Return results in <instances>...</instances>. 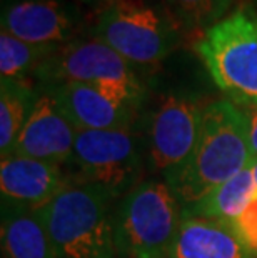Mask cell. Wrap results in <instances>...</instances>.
<instances>
[{
	"label": "cell",
	"instance_id": "15",
	"mask_svg": "<svg viewBox=\"0 0 257 258\" xmlns=\"http://www.w3.org/2000/svg\"><path fill=\"white\" fill-rule=\"evenodd\" d=\"M255 197V183L250 165L237 173L236 177L229 178L227 182L216 186L204 199L195 202L194 205L184 208L182 215L189 217H204L236 223L242 215L249 203Z\"/></svg>",
	"mask_w": 257,
	"mask_h": 258
},
{
	"label": "cell",
	"instance_id": "12",
	"mask_svg": "<svg viewBox=\"0 0 257 258\" xmlns=\"http://www.w3.org/2000/svg\"><path fill=\"white\" fill-rule=\"evenodd\" d=\"M62 165L35 158L9 155L0 163L2 203L37 212L70 186Z\"/></svg>",
	"mask_w": 257,
	"mask_h": 258
},
{
	"label": "cell",
	"instance_id": "11",
	"mask_svg": "<svg viewBox=\"0 0 257 258\" xmlns=\"http://www.w3.org/2000/svg\"><path fill=\"white\" fill-rule=\"evenodd\" d=\"M77 14L64 0H4L2 30L37 45H64L77 29Z\"/></svg>",
	"mask_w": 257,
	"mask_h": 258
},
{
	"label": "cell",
	"instance_id": "14",
	"mask_svg": "<svg viewBox=\"0 0 257 258\" xmlns=\"http://www.w3.org/2000/svg\"><path fill=\"white\" fill-rule=\"evenodd\" d=\"M4 258H56L37 212L2 203Z\"/></svg>",
	"mask_w": 257,
	"mask_h": 258
},
{
	"label": "cell",
	"instance_id": "22",
	"mask_svg": "<svg viewBox=\"0 0 257 258\" xmlns=\"http://www.w3.org/2000/svg\"><path fill=\"white\" fill-rule=\"evenodd\" d=\"M252 5H254V9H255V14H257V0H254Z\"/></svg>",
	"mask_w": 257,
	"mask_h": 258
},
{
	"label": "cell",
	"instance_id": "13",
	"mask_svg": "<svg viewBox=\"0 0 257 258\" xmlns=\"http://www.w3.org/2000/svg\"><path fill=\"white\" fill-rule=\"evenodd\" d=\"M169 258H252L229 222L182 215Z\"/></svg>",
	"mask_w": 257,
	"mask_h": 258
},
{
	"label": "cell",
	"instance_id": "20",
	"mask_svg": "<svg viewBox=\"0 0 257 258\" xmlns=\"http://www.w3.org/2000/svg\"><path fill=\"white\" fill-rule=\"evenodd\" d=\"M247 117V127H249V144L252 158H257V107H242Z\"/></svg>",
	"mask_w": 257,
	"mask_h": 258
},
{
	"label": "cell",
	"instance_id": "8",
	"mask_svg": "<svg viewBox=\"0 0 257 258\" xmlns=\"http://www.w3.org/2000/svg\"><path fill=\"white\" fill-rule=\"evenodd\" d=\"M204 108L197 98L169 93L157 105L149 122V158L156 172L176 173L192 155L199 140Z\"/></svg>",
	"mask_w": 257,
	"mask_h": 258
},
{
	"label": "cell",
	"instance_id": "6",
	"mask_svg": "<svg viewBox=\"0 0 257 258\" xmlns=\"http://www.w3.org/2000/svg\"><path fill=\"white\" fill-rule=\"evenodd\" d=\"M34 77L43 87L60 84H89L117 87L144 95V84L135 65L97 38H77L60 45Z\"/></svg>",
	"mask_w": 257,
	"mask_h": 258
},
{
	"label": "cell",
	"instance_id": "21",
	"mask_svg": "<svg viewBox=\"0 0 257 258\" xmlns=\"http://www.w3.org/2000/svg\"><path fill=\"white\" fill-rule=\"evenodd\" d=\"M250 170H252V177H254V183H255V194H257V158H252V162H250Z\"/></svg>",
	"mask_w": 257,
	"mask_h": 258
},
{
	"label": "cell",
	"instance_id": "9",
	"mask_svg": "<svg viewBox=\"0 0 257 258\" xmlns=\"http://www.w3.org/2000/svg\"><path fill=\"white\" fill-rule=\"evenodd\" d=\"M77 130L130 128L144 95L117 87L60 84L43 87Z\"/></svg>",
	"mask_w": 257,
	"mask_h": 258
},
{
	"label": "cell",
	"instance_id": "3",
	"mask_svg": "<svg viewBox=\"0 0 257 258\" xmlns=\"http://www.w3.org/2000/svg\"><path fill=\"white\" fill-rule=\"evenodd\" d=\"M195 52L229 102L257 107V14L252 4L207 29L195 42Z\"/></svg>",
	"mask_w": 257,
	"mask_h": 258
},
{
	"label": "cell",
	"instance_id": "17",
	"mask_svg": "<svg viewBox=\"0 0 257 258\" xmlns=\"http://www.w3.org/2000/svg\"><path fill=\"white\" fill-rule=\"evenodd\" d=\"M60 45H37L0 32V75L2 80H27Z\"/></svg>",
	"mask_w": 257,
	"mask_h": 258
},
{
	"label": "cell",
	"instance_id": "2",
	"mask_svg": "<svg viewBox=\"0 0 257 258\" xmlns=\"http://www.w3.org/2000/svg\"><path fill=\"white\" fill-rule=\"evenodd\" d=\"M116 199L99 185H70L37 210L56 258H116Z\"/></svg>",
	"mask_w": 257,
	"mask_h": 258
},
{
	"label": "cell",
	"instance_id": "18",
	"mask_svg": "<svg viewBox=\"0 0 257 258\" xmlns=\"http://www.w3.org/2000/svg\"><path fill=\"white\" fill-rule=\"evenodd\" d=\"M184 30H207L226 19L232 0H164Z\"/></svg>",
	"mask_w": 257,
	"mask_h": 258
},
{
	"label": "cell",
	"instance_id": "1",
	"mask_svg": "<svg viewBox=\"0 0 257 258\" xmlns=\"http://www.w3.org/2000/svg\"><path fill=\"white\" fill-rule=\"evenodd\" d=\"M252 162L247 117L242 107L219 100L204 108L199 140L187 163L167 177L184 208L236 177Z\"/></svg>",
	"mask_w": 257,
	"mask_h": 258
},
{
	"label": "cell",
	"instance_id": "5",
	"mask_svg": "<svg viewBox=\"0 0 257 258\" xmlns=\"http://www.w3.org/2000/svg\"><path fill=\"white\" fill-rule=\"evenodd\" d=\"M182 215L164 182L137 183L116 212V248L120 258H169Z\"/></svg>",
	"mask_w": 257,
	"mask_h": 258
},
{
	"label": "cell",
	"instance_id": "10",
	"mask_svg": "<svg viewBox=\"0 0 257 258\" xmlns=\"http://www.w3.org/2000/svg\"><path fill=\"white\" fill-rule=\"evenodd\" d=\"M75 137L77 128L60 110L52 93L43 89L39 92L10 155L64 165L72 157Z\"/></svg>",
	"mask_w": 257,
	"mask_h": 258
},
{
	"label": "cell",
	"instance_id": "19",
	"mask_svg": "<svg viewBox=\"0 0 257 258\" xmlns=\"http://www.w3.org/2000/svg\"><path fill=\"white\" fill-rule=\"evenodd\" d=\"M236 232L252 255H257V194L236 223Z\"/></svg>",
	"mask_w": 257,
	"mask_h": 258
},
{
	"label": "cell",
	"instance_id": "16",
	"mask_svg": "<svg viewBox=\"0 0 257 258\" xmlns=\"http://www.w3.org/2000/svg\"><path fill=\"white\" fill-rule=\"evenodd\" d=\"M39 97L29 80H2L0 85V152L12 153L32 107Z\"/></svg>",
	"mask_w": 257,
	"mask_h": 258
},
{
	"label": "cell",
	"instance_id": "4",
	"mask_svg": "<svg viewBox=\"0 0 257 258\" xmlns=\"http://www.w3.org/2000/svg\"><path fill=\"white\" fill-rule=\"evenodd\" d=\"M180 25L167 7L150 0H107L90 34L132 65H154L180 40Z\"/></svg>",
	"mask_w": 257,
	"mask_h": 258
},
{
	"label": "cell",
	"instance_id": "23",
	"mask_svg": "<svg viewBox=\"0 0 257 258\" xmlns=\"http://www.w3.org/2000/svg\"><path fill=\"white\" fill-rule=\"evenodd\" d=\"M84 2H97V0H84Z\"/></svg>",
	"mask_w": 257,
	"mask_h": 258
},
{
	"label": "cell",
	"instance_id": "7",
	"mask_svg": "<svg viewBox=\"0 0 257 258\" xmlns=\"http://www.w3.org/2000/svg\"><path fill=\"white\" fill-rule=\"evenodd\" d=\"M75 185H99L119 197L132 190L140 172V145L130 128L77 130L69 160Z\"/></svg>",
	"mask_w": 257,
	"mask_h": 258
}]
</instances>
